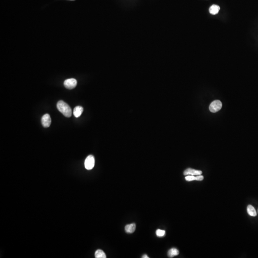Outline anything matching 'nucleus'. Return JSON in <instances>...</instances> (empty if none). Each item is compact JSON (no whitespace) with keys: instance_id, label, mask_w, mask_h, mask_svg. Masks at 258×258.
I'll use <instances>...</instances> for the list:
<instances>
[{"instance_id":"f257e3e1","label":"nucleus","mask_w":258,"mask_h":258,"mask_svg":"<svg viewBox=\"0 0 258 258\" xmlns=\"http://www.w3.org/2000/svg\"><path fill=\"white\" fill-rule=\"evenodd\" d=\"M56 106L58 110L65 117L69 118L71 116V109L67 103L62 100H60L57 102Z\"/></svg>"},{"instance_id":"f03ea898","label":"nucleus","mask_w":258,"mask_h":258,"mask_svg":"<svg viewBox=\"0 0 258 258\" xmlns=\"http://www.w3.org/2000/svg\"><path fill=\"white\" fill-rule=\"evenodd\" d=\"M222 107V104L220 100H216L213 102L209 106V109L210 111L213 113H216L220 111Z\"/></svg>"},{"instance_id":"7ed1b4c3","label":"nucleus","mask_w":258,"mask_h":258,"mask_svg":"<svg viewBox=\"0 0 258 258\" xmlns=\"http://www.w3.org/2000/svg\"><path fill=\"white\" fill-rule=\"evenodd\" d=\"M95 166V158L92 155H89L85 161V167L86 169H92Z\"/></svg>"},{"instance_id":"20e7f679","label":"nucleus","mask_w":258,"mask_h":258,"mask_svg":"<svg viewBox=\"0 0 258 258\" xmlns=\"http://www.w3.org/2000/svg\"><path fill=\"white\" fill-rule=\"evenodd\" d=\"M77 81L75 78H69L64 81V85L67 89L72 90L76 87Z\"/></svg>"},{"instance_id":"39448f33","label":"nucleus","mask_w":258,"mask_h":258,"mask_svg":"<svg viewBox=\"0 0 258 258\" xmlns=\"http://www.w3.org/2000/svg\"><path fill=\"white\" fill-rule=\"evenodd\" d=\"M41 123L43 127L47 128L50 126L51 123V119L49 115L46 114L43 115L41 119Z\"/></svg>"},{"instance_id":"423d86ee","label":"nucleus","mask_w":258,"mask_h":258,"mask_svg":"<svg viewBox=\"0 0 258 258\" xmlns=\"http://www.w3.org/2000/svg\"><path fill=\"white\" fill-rule=\"evenodd\" d=\"M202 173V171L193 169L192 168H188L187 169L185 170L184 172V175L185 176H188V175L198 176V175H201Z\"/></svg>"},{"instance_id":"0eeeda50","label":"nucleus","mask_w":258,"mask_h":258,"mask_svg":"<svg viewBox=\"0 0 258 258\" xmlns=\"http://www.w3.org/2000/svg\"><path fill=\"white\" fill-rule=\"evenodd\" d=\"M83 111V108L81 106H77L74 109L73 111V114L75 117L76 118L80 117L81 116V114Z\"/></svg>"},{"instance_id":"6e6552de","label":"nucleus","mask_w":258,"mask_h":258,"mask_svg":"<svg viewBox=\"0 0 258 258\" xmlns=\"http://www.w3.org/2000/svg\"><path fill=\"white\" fill-rule=\"evenodd\" d=\"M136 225L134 223L127 225L125 227V231L127 233H133L135 230Z\"/></svg>"},{"instance_id":"1a4fd4ad","label":"nucleus","mask_w":258,"mask_h":258,"mask_svg":"<svg viewBox=\"0 0 258 258\" xmlns=\"http://www.w3.org/2000/svg\"><path fill=\"white\" fill-rule=\"evenodd\" d=\"M219 10H220V7L219 5H215V4L212 5L209 9V13L213 15L218 14Z\"/></svg>"},{"instance_id":"9d476101","label":"nucleus","mask_w":258,"mask_h":258,"mask_svg":"<svg viewBox=\"0 0 258 258\" xmlns=\"http://www.w3.org/2000/svg\"><path fill=\"white\" fill-rule=\"evenodd\" d=\"M179 253V250L176 248H172L169 250H168V257L169 258H173L174 256H177L178 255Z\"/></svg>"},{"instance_id":"9b49d317","label":"nucleus","mask_w":258,"mask_h":258,"mask_svg":"<svg viewBox=\"0 0 258 258\" xmlns=\"http://www.w3.org/2000/svg\"><path fill=\"white\" fill-rule=\"evenodd\" d=\"M247 212L250 216H257V213L255 209L252 205H249L247 207Z\"/></svg>"},{"instance_id":"f8f14e48","label":"nucleus","mask_w":258,"mask_h":258,"mask_svg":"<svg viewBox=\"0 0 258 258\" xmlns=\"http://www.w3.org/2000/svg\"><path fill=\"white\" fill-rule=\"evenodd\" d=\"M96 258H106V255L104 252L101 250H96L95 253Z\"/></svg>"},{"instance_id":"ddd939ff","label":"nucleus","mask_w":258,"mask_h":258,"mask_svg":"<svg viewBox=\"0 0 258 258\" xmlns=\"http://www.w3.org/2000/svg\"><path fill=\"white\" fill-rule=\"evenodd\" d=\"M156 234L157 236L159 237H163L165 235L166 231L164 230L158 229L156 231Z\"/></svg>"},{"instance_id":"4468645a","label":"nucleus","mask_w":258,"mask_h":258,"mask_svg":"<svg viewBox=\"0 0 258 258\" xmlns=\"http://www.w3.org/2000/svg\"><path fill=\"white\" fill-rule=\"evenodd\" d=\"M185 179L187 181H192L195 180V176H194L188 175L185 177Z\"/></svg>"},{"instance_id":"2eb2a0df","label":"nucleus","mask_w":258,"mask_h":258,"mask_svg":"<svg viewBox=\"0 0 258 258\" xmlns=\"http://www.w3.org/2000/svg\"><path fill=\"white\" fill-rule=\"evenodd\" d=\"M204 179V176L201 175H198L195 176V180L197 181H202Z\"/></svg>"},{"instance_id":"dca6fc26","label":"nucleus","mask_w":258,"mask_h":258,"mask_svg":"<svg viewBox=\"0 0 258 258\" xmlns=\"http://www.w3.org/2000/svg\"><path fill=\"white\" fill-rule=\"evenodd\" d=\"M142 258H149L148 256L147 255H144L142 256Z\"/></svg>"}]
</instances>
